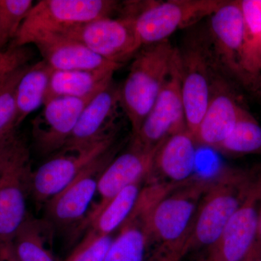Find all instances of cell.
<instances>
[{
	"instance_id": "1",
	"label": "cell",
	"mask_w": 261,
	"mask_h": 261,
	"mask_svg": "<svg viewBox=\"0 0 261 261\" xmlns=\"http://www.w3.org/2000/svg\"><path fill=\"white\" fill-rule=\"evenodd\" d=\"M260 179L259 170L243 168H225L212 178L199 205L185 255L199 249L208 251Z\"/></svg>"
},
{
	"instance_id": "2",
	"label": "cell",
	"mask_w": 261,
	"mask_h": 261,
	"mask_svg": "<svg viewBox=\"0 0 261 261\" xmlns=\"http://www.w3.org/2000/svg\"><path fill=\"white\" fill-rule=\"evenodd\" d=\"M187 29L177 49L187 127L195 136L215 82L223 74L216 64L206 24L202 27L198 23Z\"/></svg>"
},
{
	"instance_id": "3",
	"label": "cell",
	"mask_w": 261,
	"mask_h": 261,
	"mask_svg": "<svg viewBox=\"0 0 261 261\" xmlns=\"http://www.w3.org/2000/svg\"><path fill=\"white\" fill-rule=\"evenodd\" d=\"M176 48L169 40L141 47L120 87V100L129 121L132 136L141 126L166 84Z\"/></svg>"
},
{
	"instance_id": "4",
	"label": "cell",
	"mask_w": 261,
	"mask_h": 261,
	"mask_svg": "<svg viewBox=\"0 0 261 261\" xmlns=\"http://www.w3.org/2000/svg\"><path fill=\"white\" fill-rule=\"evenodd\" d=\"M212 178L194 176L160 199L147 216L151 243L156 250L181 252L190 236L202 197Z\"/></svg>"
},
{
	"instance_id": "5",
	"label": "cell",
	"mask_w": 261,
	"mask_h": 261,
	"mask_svg": "<svg viewBox=\"0 0 261 261\" xmlns=\"http://www.w3.org/2000/svg\"><path fill=\"white\" fill-rule=\"evenodd\" d=\"M121 3L114 0H41L34 4L9 47L27 46L37 36L59 34L98 18L112 17Z\"/></svg>"
},
{
	"instance_id": "6",
	"label": "cell",
	"mask_w": 261,
	"mask_h": 261,
	"mask_svg": "<svg viewBox=\"0 0 261 261\" xmlns=\"http://www.w3.org/2000/svg\"><path fill=\"white\" fill-rule=\"evenodd\" d=\"M227 0H168L143 1L134 17L141 46L168 40L177 31L197 25L210 17Z\"/></svg>"
},
{
	"instance_id": "7",
	"label": "cell",
	"mask_w": 261,
	"mask_h": 261,
	"mask_svg": "<svg viewBox=\"0 0 261 261\" xmlns=\"http://www.w3.org/2000/svg\"><path fill=\"white\" fill-rule=\"evenodd\" d=\"M179 58L176 49L171 72L155 102L130 143L155 149L168 137L187 129Z\"/></svg>"
},
{
	"instance_id": "8",
	"label": "cell",
	"mask_w": 261,
	"mask_h": 261,
	"mask_svg": "<svg viewBox=\"0 0 261 261\" xmlns=\"http://www.w3.org/2000/svg\"><path fill=\"white\" fill-rule=\"evenodd\" d=\"M55 34V33H54ZM108 61L123 65L135 57L142 46L130 17H106L59 33Z\"/></svg>"
},
{
	"instance_id": "9",
	"label": "cell",
	"mask_w": 261,
	"mask_h": 261,
	"mask_svg": "<svg viewBox=\"0 0 261 261\" xmlns=\"http://www.w3.org/2000/svg\"><path fill=\"white\" fill-rule=\"evenodd\" d=\"M115 140L81 151H63L32 173L30 189L37 203H46L74 181L84 170L113 148Z\"/></svg>"
},
{
	"instance_id": "10",
	"label": "cell",
	"mask_w": 261,
	"mask_h": 261,
	"mask_svg": "<svg viewBox=\"0 0 261 261\" xmlns=\"http://www.w3.org/2000/svg\"><path fill=\"white\" fill-rule=\"evenodd\" d=\"M207 20L206 27L220 71L248 87L242 67L244 27L240 1L227 0Z\"/></svg>"
},
{
	"instance_id": "11",
	"label": "cell",
	"mask_w": 261,
	"mask_h": 261,
	"mask_svg": "<svg viewBox=\"0 0 261 261\" xmlns=\"http://www.w3.org/2000/svg\"><path fill=\"white\" fill-rule=\"evenodd\" d=\"M120 108H122L120 87L113 81L84 108L74 129L61 152L84 150L116 139Z\"/></svg>"
},
{
	"instance_id": "12",
	"label": "cell",
	"mask_w": 261,
	"mask_h": 261,
	"mask_svg": "<svg viewBox=\"0 0 261 261\" xmlns=\"http://www.w3.org/2000/svg\"><path fill=\"white\" fill-rule=\"evenodd\" d=\"M94 97H58L44 103L32 121L33 140L39 153L55 155L61 152L84 108Z\"/></svg>"
},
{
	"instance_id": "13",
	"label": "cell",
	"mask_w": 261,
	"mask_h": 261,
	"mask_svg": "<svg viewBox=\"0 0 261 261\" xmlns=\"http://www.w3.org/2000/svg\"><path fill=\"white\" fill-rule=\"evenodd\" d=\"M25 143L19 149L0 181V245L13 241L28 219L27 192L32 175Z\"/></svg>"
},
{
	"instance_id": "14",
	"label": "cell",
	"mask_w": 261,
	"mask_h": 261,
	"mask_svg": "<svg viewBox=\"0 0 261 261\" xmlns=\"http://www.w3.org/2000/svg\"><path fill=\"white\" fill-rule=\"evenodd\" d=\"M115 154V149H110L84 170L63 191L46 202L49 224L68 226L82 219L97 192L99 176L114 159Z\"/></svg>"
},
{
	"instance_id": "15",
	"label": "cell",
	"mask_w": 261,
	"mask_h": 261,
	"mask_svg": "<svg viewBox=\"0 0 261 261\" xmlns=\"http://www.w3.org/2000/svg\"><path fill=\"white\" fill-rule=\"evenodd\" d=\"M261 207V179L207 251L211 261H245L256 236Z\"/></svg>"
},
{
	"instance_id": "16",
	"label": "cell",
	"mask_w": 261,
	"mask_h": 261,
	"mask_svg": "<svg viewBox=\"0 0 261 261\" xmlns=\"http://www.w3.org/2000/svg\"><path fill=\"white\" fill-rule=\"evenodd\" d=\"M158 147L146 149L130 143L126 152L114 158L110 162L98 180L99 202L94 207L92 214H89L88 222L97 216L117 194L130 185L147 179L152 169Z\"/></svg>"
},
{
	"instance_id": "17",
	"label": "cell",
	"mask_w": 261,
	"mask_h": 261,
	"mask_svg": "<svg viewBox=\"0 0 261 261\" xmlns=\"http://www.w3.org/2000/svg\"><path fill=\"white\" fill-rule=\"evenodd\" d=\"M197 141L188 128L164 141L154 154L147 183L181 185L195 176Z\"/></svg>"
},
{
	"instance_id": "18",
	"label": "cell",
	"mask_w": 261,
	"mask_h": 261,
	"mask_svg": "<svg viewBox=\"0 0 261 261\" xmlns=\"http://www.w3.org/2000/svg\"><path fill=\"white\" fill-rule=\"evenodd\" d=\"M240 106L227 82L219 77L195 135L197 145L217 150L234 128Z\"/></svg>"
},
{
	"instance_id": "19",
	"label": "cell",
	"mask_w": 261,
	"mask_h": 261,
	"mask_svg": "<svg viewBox=\"0 0 261 261\" xmlns=\"http://www.w3.org/2000/svg\"><path fill=\"white\" fill-rule=\"evenodd\" d=\"M43 58L53 70H118L123 65L108 61L82 44L59 34L47 33L33 39Z\"/></svg>"
},
{
	"instance_id": "20",
	"label": "cell",
	"mask_w": 261,
	"mask_h": 261,
	"mask_svg": "<svg viewBox=\"0 0 261 261\" xmlns=\"http://www.w3.org/2000/svg\"><path fill=\"white\" fill-rule=\"evenodd\" d=\"M156 202L152 194L142 192L129 217L108 249L104 261H145L151 244L147 216Z\"/></svg>"
},
{
	"instance_id": "21",
	"label": "cell",
	"mask_w": 261,
	"mask_h": 261,
	"mask_svg": "<svg viewBox=\"0 0 261 261\" xmlns=\"http://www.w3.org/2000/svg\"><path fill=\"white\" fill-rule=\"evenodd\" d=\"M116 71L115 69L53 70L44 103L58 97H94L113 82Z\"/></svg>"
},
{
	"instance_id": "22",
	"label": "cell",
	"mask_w": 261,
	"mask_h": 261,
	"mask_svg": "<svg viewBox=\"0 0 261 261\" xmlns=\"http://www.w3.org/2000/svg\"><path fill=\"white\" fill-rule=\"evenodd\" d=\"M53 68L42 61L30 65L19 82L17 89L18 127L34 111L44 106Z\"/></svg>"
},
{
	"instance_id": "23",
	"label": "cell",
	"mask_w": 261,
	"mask_h": 261,
	"mask_svg": "<svg viewBox=\"0 0 261 261\" xmlns=\"http://www.w3.org/2000/svg\"><path fill=\"white\" fill-rule=\"evenodd\" d=\"M51 238L48 221L28 217L11 243L20 261H57L49 247Z\"/></svg>"
},
{
	"instance_id": "24",
	"label": "cell",
	"mask_w": 261,
	"mask_h": 261,
	"mask_svg": "<svg viewBox=\"0 0 261 261\" xmlns=\"http://www.w3.org/2000/svg\"><path fill=\"white\" fill-rule=\"evenodd\" d=\"M243 15L244 42L242 67L248 87L258 82L257 61L261 40V0H239Z\"/></svg>"
},
{
	"instance_id": "25",
	"label": "cell",
	"mask_w": 261,
	"mask_h": 261,
	"mask_svg": "<svg viewBox=\"0 0 261 261\" xmlns=\"http://www.w3.org/2000/svg\"><path fill=\"white\" fill-rule=\"evenodd\" d=\"M142 181L130 185L110 200L100 212L89 221V231L101 235H111L119 229L135 208L140 192Z\"/></svg>"
},
{
	"instance_id": "26",
	"label": "cell",
	"mask_w": 261,
	"mask_h": 261,
	"mask_svg": "<svg viewBox=\"0 0 261 261\" xmlns=\"http://www.w3.org/2000/svg\"><path fill=\"white\" fill-rule=\"evenodd\" d=\"M219 152L229 155L261 153V126L255 117L240 106L238 121Z\"/></svg>"
},
{
	"instance_id": "27",
	"label": "cell",
	"mask_w": 261,
	"mask_h": 261,
	"mask_svg": "<svg viewBox=\"0 0 261 261\" xmlns=\"http://www.w3.org/2000/svg\"><path fill=\"white\" fill-rule=\"evenodd\" d=\"M34 5L32 0H0V51L15 40Z\"/></svg>"
},
{
	"instance_id": "28",
	"label": "cell",
	"mask_w": 261,
	"mask_h": 261,
	"mask_svg": "<svg viewBox=\"0 0 261 261\" xmlns=\"http://www.w3.org/2000/svg\"><path fill=\"white\" fill-rule=\"evenodd\" d=\"M29 66L20 67L0 80V135L16 128L17 89Z\"/></svg>"
},
{
	"instance_id": "29",
	"label": "cell",
	"mask_w": 261,
	"mask_h": 261,
	"mask_svg": "<svg viewBox=\"0 0 261 261\" xmlns=\"http://www.w3.org/2000/svg\"><path fill=\"white\" fill-rule=\"evenodd\" d=\"M113 238L89 231L65 261H104Z\"/></svg>"
},
{
	"instance_id": "30",
	"label": "cell",
	"mask_w": 261,
	"mask_h": 261,
	"mask_svg": "<svg viewBox=\"0 0 261 261\" xmlns=\"http://www.w3.org/2000/svg\"><path fill=\"white\" fill-rule=\"evenodd\" d=\"M32 51L27 46L9 47L0 51V80L20 67L28 65Z\"/></svg>"
},
{
	"instance_id": "31",
	"label": "cell",
	"mask_w": 261,
	"mask_h": 261,
	"mask_svg": "<svg viewBox=\"0 0 261 261\" xmlns=\"http://www.w3.org/2000/svg\"><path fill=\"white\" fill-rule=\"evenodd\" d=\"M24 143L21 139L15 135L0 148V181Z\"/></svg>"
},
{
	"instance_id": "32",
	"label": "cell",
	"mask_w": 261,
	"mask_h": 261,
	"mask_svg": "<svg viewBox=\"0 0 261 261\" xmlns=\"http://www.w3.org/2000/svg\"><path fill=\"white\" fill-rule=\"evenodd\" d=\"M261 260V207L259 213L258 223L255 242L252 245L250 253L245 261H256Z\"/></svg>"
},
{
	"instance_id": "33",
	"label": "cell",
	"mask_w": 261,
	"mask_h": 261,
	"mask_svg": "<svg viewBox=\"0 0 261 261\" xmlns=\"http://www.w3.org/2000/svg\"><path fill=\"white\" fill-rule=\"evenodd\" d=\"M183 257L181 252L155 250L149 261H181Z\"/></svg>"
},
{
	"instance_id": "34",
	"label": "cell",
	"mask_w": 261,
	"mask_h": 261,
	"mask_svg": "<svg viewBox=\"0 0 261 261\" xmlns=\"http://www.w3.org/2000/svg\"><path fill=\"white\" fill-rule=\"evenodd\" d=\"M0 261H20L15 253L11 243L0 245Z\"/></svg>"
},
{
	"instance_id": "35",
	"label": "cell",
	"mask_w": 261,
	"mask_h": 261,
	"mask_svg": "<svg viewBox=\"0 0 261 261\" xmlns=\"http://www.w3.org/2000/svg\"><path fill=\"white\" fill-rule=\"evenodd\" d=\"M15 135H16V134H15V130L8 132V133L0 135V148L3 147L7 142H9V141L11 140L13 137H14Z\"/></svg>"
},
{
	"instance_id": "36",
	"label": "cell",
	"mask_w": 261,
	"mask_h": 261,
	"mask_svg": "<svg viewBox=\"0 0 261 261\" xmlns=\"http://www.w3.org/2000/svg\"><path fill=\"white\" fill-rule=\"evenodd\" d=\"M257 70L258 78L260 80L261 77V40L260 45H259L258 53H257Z\"/></svg>"
},
{
	"instance_id": "37",
	"label": "cell",
	"mask_w": 261,
	"mask_h": 261,
	"mask_svg": "<svg viewBox=\"0 0 261 261\" xmlns=\"http://www.w3.org/2000/svg\"><path fill=\"white\" fill-rule=\"evenodd\" d=\"M255 90L256 91L257 94H258L259 97L261 98V77L260 80H259L258 82H257L256 87H255Z\"/></svg>"
},
{
	"instance_id": "38",
	"label": "cell",
	"mask_w": 261,
	"mask_h": 261,
	"mask_svg": "<svg viewBox=\"0 0 261 261\" xmlns=\"http://www.w3.org/2000/svg\"><path fill=\"white\" fill-rule=\"evenodd\" d=\"M203 261H211V260H209L208 259L205 258V259H204Z\"/></svg>"
},
{
	"instance_id": "39",
	"label": "cell",
	"mask_w": 261,
	"mask_h": 261,
	"mask_svg": "<svg viewBox=\"0 0 261 261\" xmlns=\"http://www.w3.org/2000/svg\"><path fill=\"white\" fill-rule=\"evenodd\" d=\"M256 261H261V260H256Z\"/></svg>"
}]
</instances>
